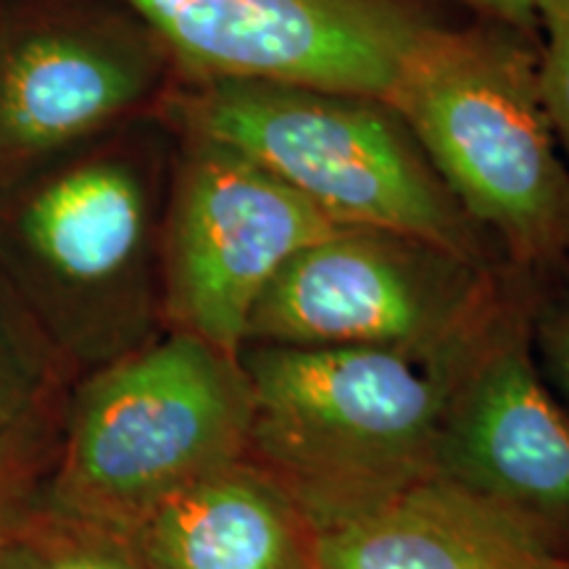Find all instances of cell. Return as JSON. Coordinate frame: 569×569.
Segmentation results:
<instances>
[{"label": "cell", "mask_w": 569, "mask_h": 569, "mask_svg": "<svg viewBox=\"0 0 569 569\" xmlns=\"http://www.w3.org/2000/svg\"><path fill=\"white\" fill-rule=\"evenodd\" d=\"M322 569H569L457 490L427 482L319 543Z\"/></svg>", "instance_id": "7c38bea8"}, {"label": "cell", "mask_w": 569, "mask_h": 569, "mask_svg": "<svg viewBox=\"0 0 569 569\" xmlns=\"http://www.w3.org/2000/svg\"><path fill=\"white\" fill-rule=\"evenodd\" d=\"M130 543L146 569H322L319 530L246 459L177 493Z\"/></svg>", "instance_id": "8fae6325"}, {"label": "cell", "mask_w": 569, "mask_h": 569, "mask_svg": "<svg viewBox=\"0 0 569 569\" xmlns=\"http://www.w3.org/2000/svg\"><path fill=\"white\" fill-rule=\"evenodd\" d=\"M338 227L248 156L177 132L161 230L163 325L238 356L269 282Z\"/></svg>", "instance_id": "ba28073f"}, {"label": "cell", "mask_w": 569, "mask_h": 569, "mask_svg": "<svg viewBox=\"0 0 569 569\" xmlns=\"http://www.w3.org/2000/svg\"><path fill=\"white\" fill-rule=\"evenodd\" d=\"M388 101L511 269L538 274L567 259L569 167L540 98L532 34L461 19L411 59Z\"/></svg>", "instance_id": "3957f363"}, {"label": "cell", "mask_w": 569, "mask_h": 569, "mask_svg": "<svg viewBox=\"0 0 569 569\" xmlns=\"http://www.w3.org/2000/svg\"><path fill=\"white\" fill-rule=\"evenodd\" d=\"M63 398L0 432V525L42 493L59 446Z\"/></svg>", "instance_id": "9a60e30c"}, {"label": "cell", "mask_w": 569, "mask_h": 569, "mask_svg": "<svg viewBox=\"0 0 569 569\" xmlns=\"http://www.w3.org/2000/svg\"><path fill=\"white\" fill-rule=\"evenodd\" d=\"M251 388L234 353L163 330L67 390L42 501L130 540L142 519L246 459Z\"/></svg>", "instance_id": "277c9868"}, {"label": "cell", "mask_w": 569, "mask_h": 569, "mask_svg": "<svg viewBox=\"0 0 569 569\" xmlns=\"http://www.w3.org/2000/svg\"><path fill=\"white\" fill-rule=\"evenodd\" d=\"M538 84L569 167V0H538Z\"/></svg>", "instance_id": "e0dca14e"}, {"label": "cell", "mask_w": 569, "mask_h": 569, "mask_svg": "<svg viewBox=\"0 0 569 569\" xmlns=\"http://www.w3.org/2000/svg\"><path fill=\"white\" fill-rule=\"evenodd\" d=\"M159 34L177 82L256 80L390 98L453 0H127Z\"/></svg>", "instance_id": "52a82bcc"}, {"label": "cell", "mask_w": 569, "mask_h": 569, "mask_svg": "<svg viewBox=\"0 0 569 569\" xmlns=\"http://www.w3.org/2000/svg\"><path fill=\"white\" fill-rule=\"evenodd\" d=\"M469 17L501 21V24L515 27L519 32H528L538 40L536 9L538 0H453Z\"/></svg>", "instance_id": "ac0fdd59"}, {"label": "cell", "mask_w": 569, "mask_h": 569, "mask_svg": "<svg viewBox=\"0 0 569 569\" xmlns=\"http://www.w3.org/2000/svg\"><path fill=\"white\" fill-rule=\"evenodd\" d=\"M525 274L419 234L338 227L277 272L248 319L243 346L380 348L448 359L488 330Z\"/></svg>", "instance_id": "8992f818"}, {"label": "cell", "mask_w": 569, "mask_h": 569, "mask_svg": "<svg viewBox=\"0 0 569 569\" xmlns=\"http://www.w3.org/2000/svg\"><path fill=\"white\" fill-rule=\"evenodd\" d=\"M0 569H146L132 543L34 498L0 525Z\"/></svg>", "instance_id": "4fadbf2b"}, {"label": "cell", "mask_w": 569, "mask_h": 569, "mask_svg": "<svg viewBox=\"0 0 569 569\" xmlns=\"http://www.w3.org/2000/svg\"><path fill=\"white\" fill-rule=\"evenodd\" d=\"M532 274L469 348L440 419L432 482L569 559V409L530 343Z\"/></svg>", "instance_id": "30bf717a"}, {"label": "cell", "mask_w": 569, "mask_h": 569, "mask_svg": "<svg viewBox=\"0 0 569 569\" xmlns=\"http://www.w3.org/2000/svg\"><path fill=\"white\" fill-rule=\"evenodd\" d=\"M159 111L177 132L248 156L336 224L419 234L507 264L386 98L256 80L174 82Z\"/></svg>", "instance_id": "5b68a950"}, {"label": "cell", "mask_w": 569, "mask_h": 569, "mask_svg": "<svg viewBox=\"0 0 569 569\" xmlns=\"http://www.w3.org/2000/svg\"><path fill=\"white\" fill-rule=\"evenodd\" d=\"M174 82L127 0H0V172L159 111Z\"/></svg>", "instance_id": "9c48e42d"}, {"label": "cell", "mask_w": 569, "mask_h": 569, "mask_svg": "<svg viewBox=\"0 0 569 569\" xmlns=\"http://www.w3.org/2000/svg\"><path fill=\"white\" fill-rule=\"evenodd\" d=\"M71 386L0 277V432L59 403Z\"/></svg>", "instance_id": "5bb4252c"}, {"label": "cell", "mask_w": 569, "mask_h": 569, "mask_svg": "<svg viewBox=\"0 0 569 569\" xmlns=\"http://www.w3.org/2000/svg\"><path fill=\"white\" fill-rule=\"evenodd\" d=\"M469 348L427 361L380 348L243 346L246 461L319 536L375 515L436 478L440 419Z\"/></svg>", "instance_id": "7a4b0ae2"}, {"label": "cell", "mask_w": 569, "mask_h": 569, "mask_svg": "<svg viewBox=\"0 0 569 569\" xmlns=\"http://www.w3.org/2000/svg\"><path fill=\"white\" fill-rule=\"evenodd\" d=\"M174 142L153 111L0 172V277L71 382L167 330Z\"/></svg>", "instance_id": "6da1fadb"}, {"label": "cell", "mask_w": 569, "mask_h": 569, "mask_svg": "<svg viewBox=\"0 0 569 569\" xmlns=\"http://www.w3.org/2000/svg\"><path fill=\"white\" fill-rule=\"evenodd\" d=\"M530 343L546 382L569 409V256L532 274Z\"/></svg>", "instance_id": "2e32d148"}]
</instances>
